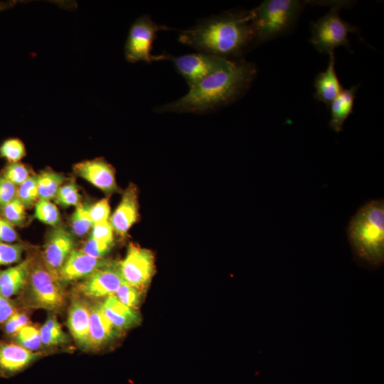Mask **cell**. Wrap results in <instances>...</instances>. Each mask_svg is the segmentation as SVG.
<instances>
[{
    "mask_svg": "<svg viewBox=\"0 0 384 384\" xmlns=\"http://www.w3.org/2000/svg\"><path fill=\"white\" fill-rule=\"evenodd\" d=\"M256 74L255 65L244 60L233 61L209 75L180 99L161 105L157 112H205L225 105L249 87Z\"/></svg>",
    "mask_w": 384,
    "mask_h": 384,
    "instance_id": "cell-1",
    "label": "cell"
},
{
    "mask_svg": "<svg viewBox=\"0 0 384 384\" xmlns=\"http://www.w3.org/2000/svg\"><path fill=\"white\" fill-rule=\"evenodd\" d=\"M178 41L221 58L237 56L255 41L250 11L228 13L200 21L192 28L182 31Z\"/></svg>",
    "mask_w": 384,
    "mask_h": 384,
    "instance_id": "cell-2",
    "label": "cell"
},
{
    "mask_svg": "<svg viewBox=\"0 0 384 384\" xmlns=\"http://www.w3.org/2000/svg\"><path fill=\"white\" fill-rule=\"evenodd\" d=\"M346 233L356 260L368 269L380 267L384 262L383 199H373L361 206L350 220Z\"/></svg>",
    "mask_w": 384,
    "mask_h": 384,
    "instance_id": "cell-3",
    "label": "cell"
},
{
    "mask_svg": "<svg viewBox=\"0 0 384 384\" xmlns=\"http://www.w3.org/2000/svg\"><path fill=\"white\" fill-rule=\"evenodd\" d=\"M28 282L23 295L27 306L49 311L61 310L66 302L65 286L45 264L43 258L30 257Z\"/></svg>",
    "mask_w": 384,
    "mask_h": 384,
    "instance_id": "cell-4",
    "label": "cell"
},
{
    "mask_svg": "<svg viewBox=\"0 0 384 384\" xmlns=\"http://www.w3.org/2000/svg\"><path fill=\"white\" fill-rule=\"evenodd\" d=\"M302 5V1L295 0H267L250 11L255 41H267L284 31Z\"/></svg>",
    "mask_w": 384,
    "mask_h": 384,
    "instance_id": "cell-5",
    "label": "cell"
},
{
    "mask_svg": "<svg viewBox=\"0 0 384 384\" xmlns=\"http://www.w3.org/2000/svg\"><path fill=\"white\" fill-rule=\"evenodd\" d=\"M169 29L152 21L149 16L144 15L132 24L124 45V57L128 62L144 61L151 63L167 59L166 55L151 54L152 45L159 31Z\"/></svg>",
    "mask_w": 384,
    "mask_h": 384,
    "instance_id": "cell-6",
    "label": "cell"
},
{
    "mask_svg": "<svg viewBox=\"0 0 384 384\" xmlns=\"http://www.w3.org/2000/svg\"><path fill=\"white\" fill-rule=\"evenodd\" d=\"M339 8L337 6L332 7L326 14L311 24L310 42L321 53L329 54L336 47H348V34L358 30L340 17Z\"/></svg>",
    "mask_w": 384,
    "mask_h": 384,
    "instance_id": "cell-7",
    "label": "cell"
},
{
    "mask_svg": "<svg viewBox=\"0 0 384 384\" xmlns=\"http://www.w3.org/2000/svg\"><path fill=\"white\" fill-rule=\"evenodd\" d=\"M126 283L142 291L151 282L155 272V260L150 250L131 242L124 258L118 262Z\"/></svg>",
    "mask_w": 384,
    "mask_h": 384,
    "instance_id": "cell-8",
    "label": "cell"
},
{
    "mask_svg": "<svg viewBox=\"0 0 384 384\" xmlns=\"http://www.w3.org/2000/svg\"><path fill=\"white\" fill-rule=\"evenodd\" d=\"M189 87L209 75L226 67L231 60L206 53L187 54L178 57L167 55Z\"/></svg>",
    "mask_w": 384,
    "mask_h": 384,
    "instance_id": "cell-9",
    "label": "cell"
},
{
    "mask_svg": "<svg viewBox=\"0 0 384 384\" xmlns=\"http://www.w3.org/2000/svg\"><path fill=\"white\" fill-rule=\"evenodd\" d=\"M123 282L118 262L113 261L79 281L75 289L78 296L87 299L107 298L114 295Z\"/></svg>",
    "mask_w": 384,
    "mask_h": 384,
    "instance_id": "cell-10",
    "label": "cell"
},
{
    "mask_svg": "<svg viewBox=\"0 0 384 384\" xmlns=\"http://www.w3.org/2000/svg\"><path fill=\"white\" fill-rule=\"evenodd\" d=\"M75 246L74 235L64 227L57 225L48 233L42 258L46 266L57 275L69 255L76 249Z\"/></svg>",
    "mask_w": 384,
    "mask_h": 384,
    "instance_id": "cell-11",
    "label": "cell"
},
{
    "mask_svg": "<svg viewBox=\"0 0 384 384\" xmlns=\"http://www.w3.org/2000/svg\"><path fill=\"white\" fill-rule=\"evenodd\" d=\"M112 262L93 257L80 249H75L58 270V278L65 286L68 283L86 278L97 270L106 267Z\"/></svg>",
    "mask_w": 384,
    "mask_h": 384,
    "instance_id": "cell-12",
    "label": "cell"
},
{
    "mask_svg": "<svg viewBox=\"0 0 384 384\" xmlns=\"http://www.w3.org/2000/svg\"><path fill=\"white\" fill-rule=\"evenodd\" d=\"M73 170L80 178L107 195L117 190L114 170L102 158L78 162L74 165Z\"/></svg>",
    "mask_w": 384,
    "mask_h": 384,
    "instance_id": "cell-13",
    "label": "cell"
},
{
    "mask_svg": "<svg viewBox=\"0 0 384 384\" xmlns=\"http://www.w3.org/2000/svg\"><path fill=\"white\" fill-rule=\"evenodd\" d=\"M42 356L13 343H0V376L10 378L22 372Z\"/></svg>",
    "mask_w": 384,
    "mask_h": 384,
    "instance_id": "cell-14",
    "label": "cell"
},
{
    "mask_svg": "<svg viewBox=\"0 0 384 384\" xmlns=\"http://www.w3.org/2000/svg\"><path fill=\"white\" fill-rule=\"evenodd\" d=\"M67 326L77 345L89 349L90 305L80 296L73 297L68 311Z\"/></svg>",
    "mask_w": 384,
    "mask_h": 384,
    "instance_id": "cell-15",
    "label": "cell"
},
{
    "mask_svg": "<svg viewBox=\"0 0 384 384\" xmlns=\"http://www.w3.org/2000/svg\"><path fill=\"white\" fill-rule=\"evenodd\" d=\"M139 216L137 191L134 185H129L124 191L121 201L110 218L114 233L124 238Z\"/></svg>",
    "mask_w": 384,
    "mask_h": 384,
    "instance_id": "cell-16",
    "label": "cell"
},
{
    "mask_svg": "<svg viewBox=\"0 0 384 384\" xmlns=\"http://www.w3.org/2000/svg\"><path fill=\"white\" fill-rule=\"evenodd\" d=\"M105 314L102 302L90 305L89 349H99L119 334Z\"/></svg>",
    "mask_w": 384,
    "mask_h": 384,
    "instance_id": "cell-17",
    "label": "cell"
},
{
    "mask_svg": "<svg viewBox=\"0 0 384 384\" xmlns=\"http://www.w3.org/2000/svg\"><path fill=\"white\" fill-rule=\"evenodd\" d=\"M31 258L27 257L14 266L0 270V295L10 299L21 292L28 282Z\"/></svg>",
    "mask_w": 384,
    "mask_h": 384,
    "instance_id": "cell-18",
    "label": "cell"
},
{
    "mask_svg": "<svg viewBox=\"0 0 384 384\" xmlns=\"http://www.w3.org/2000/svg\"><path fill=\"white\" fill-rule=\"evenodd\" d=\"M103 311L112 325L121 332L139 325L140 314L135 309L120 302L114 295L107 297L102 302Z\"/></svg>",
    "mask_w": 384,
    "mask_h": 384,
    "instance_id": "cell-19",
    "label": "cell"
},
{
    "mask_svg": "<svg viewBox=\"0 0 384 384\" xmlns=\"http://www.w3.org/2000/svg\"><path fill=\"white\" fill-rule=\"evenodd\" d=\"M329 55V61L327 68L316 75L314 85L316 90L314 97L327 106H329L343 90L335 70L334 52Z\"/></svg>",
    "mask_w": 384,
    "mask_h": 384,
    "instance_id": "cell-20",
    "label": "cell"
},
{
    "mask_svg": "<svg viewBox=\"0 0 384 384\" xmlns=\"http://www.w3.org/2000/svg\"><path fill=\"white\" fill-rule=\"evenodd\" d=\"M357 88L358 86H353L349 89L343 90L330 104L329 126L334 131L341 132L345 121L353 112Z\"/></svg>",
    "mask_w": 384,
    "mask_h": 384,
    "instance_id": "cell-21",
    "label": "cell"
},
{
    "mask_svg": "<svg viewBox=\"0 0 384 384\" xmlns=\"http://www.w3.org/2000/svg\"><path fill=\"white\" fill-rule=\"evenodd\" d=\"M36 177L38 200H54L59 188L64 183V176L50 169H46L37 174Z\"/></svg>",
    "mask_w": 384,
    "mask_h": 384,
    "instance_id": "cell-22",
    "label": "cell"
},
{
    "mask_svg": "<svg viewBox=\"0 0 384 384\" xmlns=\"http://www.w3.org/2000/svg\"><path fill=\"white\" fill-rule=\"evenodd\" d=\"M39 331L42 345L44 346H57L65 344L69 341L54 315L48 317Z\"/></svg>",
    "mask_w": 384,
    "mask_h": 384,
    "instance_id": "cell-23",
    "label": "cell"
},
{
    "mask_svg": "<svg viewBox=\"0 0 384 384\" xmlns=\"http://www.w3.org/2000/svg\"><path fill=\"white\" fill-rule=\"evenodd\" d=\"M90 204L87 203H80L75 207L70 218V225L72 233L78 237L85 235L93 225L90 214Z\"/></svg>",
    "mask_w": 384,
    "mask_h": 384,
    "instance_id": "cell-24",
    "label": "cell"
},
{
    "mask_svg": "<svg viewBox=\"0 0 384 384\" xmlns=\"http://www.w3.org/2000/svg\"><path fill=\"white\" fill-rule=\"evenodd\" d=\"M35 218L53 227L58 225L60 221V214L56 205L48 200H38L34 206Z\"/></svg>",
    "mask_w": 384,
    "mask_h": 384,
    "instance_id": "cell-25",
    "label": "cell"
},
{
    "mask_svg": "<svg viewBox=\"0 0 384 384\" xmlns=\"http://www.w3.org/2000/svg\"><path fill=\"white\" fill-rule=\"evenodd\" d=\"M26 155L25 144L18 138H8L0 144V157L9 163L19 162Z\"/></svg>",
    "mask_w": 384,
    "mask_h": 384,
    "instance_id": "cell-26",
    "label": "cell"
},
{
    "mask_svg": "<svg viewBox=\"0 0 384 384\" xmlns=\"http://www.w3.org/2000/svg\"><path fill=\"white\" fill-rule=\"evenodd\" d=\"M15 343L31 351L37 352L42 346L39 329L28 324L14 336Z\"/></svg>",
    "mask_w": 384,
    "mask_h": 384,
    "instance_id": "cell-27",
    "label": "cell"
},
{
    "mask_svg": "<svg viewBox=\"0 0 384 384\" xmlns=\"http://www.w3.org/2000/svg\"><path fill=\"white\" fill-rule=\"evenodd\" d=\"M17 198L26 209L35 206L38 200L36 175L30 176L23 183L18 186Z\"/></svg>",
    "mask_w": 384,
    "mask_h": 384,
    "instance_id": "cell-28",
    "label": "cell"
},
{
    "mask_svg": "<svg viewBox=\"0 0 384 384\" xmlns=\"http://www.w3.org/2000/svg\"><path fill=\"white\" fill-rule=\"evenodd\" d=\"M1 215L12 225L21 226L26 220V208L16 198L0 208Z\"/></svg>",
    "mask_w": 384,
    "mask_h": 384,
    "instance_id": "cell-29",
    "label": "cell"
},
{
    "mask_svg": "<svg viewBox=\"0 0 384 384\" xmlns=\"http://www.w3.org/2000/svg\"><path fill=\"white\" fill-rule=\"evenodd\" d=\"M26 247L21 243L0 242V265L18 264L22 260Z\"/></svg>",
    "mask_w": 384,
    "mask_h": 384,
    "instance_id": "cell-30",
    "label": "cell"
},
{
    "mask_svg": "<svg viewBox=\"0 0 384 384\" xmlns=\"http://www.w3.org/2000/svg\"><path fill=\"white\" fill-rule=\"evenodd\" d=\"M54 200L63 207L76 206L80 203V195L76 185L70 182L61 186Z\"/></svg>",
    "mask_w": 384,
    "mask_h": 384,
    "instance_id": "cell-31",
    "label": "cell"
},
{
    "mask_svg": "<svg viewBox=\"0 0 384 384\" xmlns=\"http://www.w3.org/2000/svg\"><path fill=\"white\" fill-rule=\"evenodd\" d=\"M114 295L123 304L135 309L141 300V291L125 282H122Z\"/></svg>",
    "mask_w": 384,
    "mask_h": 384,
    "instance_id": "cell-32",
    "label": "cell"
},
{
    "mask_svg": "<svg viewBox=\"0 0 384 384\" xmlns=\"http://www.w3.org/2000/svg\"><path fill=\"white\" fill-rule=\"evenodd\" d=\"M2 176L17 186L23 183L29 176L28 168L22 163H9L3 170Z\"/></svg>",
    "mask_w": 384,
    "mask_h": 384,
    "instance_id": "cell-33",
    "label": "cell"
},
{
    "mask_svg": "<svg viewBox=\"0 0 384 384\" xmlns=\"http://www.w3.org/2000/svg\"><path fill=\"white\" fill-rule=\"evenodd\" d=\"M29 323L28 316L25 312L17 310L2 324L3 331L7 336L14 337L21 329L30 324Z\"/></svg>",
    "mask_w": 384,
    "mask_h": 384,
    "instance_id": "cell-34",
    "label": "cell"
},
{
    "mask_svg": "<svg viewBox=\"0 0 384 384\" xmlns=\"http://www.w3.org/2000/svg\"><path fill=\"white\" fill-rule=\"evenodd\" d=\"M90 214L93 225L109 221L110 218L109 199L105 198L91 205Z\"/></svg>",
    "mask_w": 384,
    "mask_h": 384,
    "instance_id": "cell-35",
    "label": "cell"
},
{
    "mask_svg": "<svg viewBox=\"0 0 384 384\" xmlns=\"http://www.w3.org/2000/svg\"><path fill=\"white\" fill-rule=\"evenodd\" d=\"M114 230L110 221L95 224L91 229L90 237L110 245L114 243Z\"/></svg>",
    "mask_w": 384,
    "mask_h": 384,
    "instance_id": "cell-36",
    "label": "cell"
},
{
    "mask_svg": "<svg viewBox=\"0 0 384 384\" xmlns=\"http://www.w3.org/2000/svg\"><path fill=\"white\" fill-rule=\"evenodd\" d=\"M112 247V245L99 242L90 236L80 250L93 257L102 259Z\"/></svg>",
    "mask_w": 384,
    "mask_h": 384,
    "instance_id": "cell-37",
    "label": "cell"
},
{
    "mask_svg": "<svg viewBox=\"0 0 384 384\" xmlns=\"http://www.w3.org/2000/svg\"><path fill=\"white\" fill-rule=\"evenodd\" d=\"M18 186L0 176V208L17 198Z\"/></svg>",
    "mask_w": 384,
    "mask_h": 384,
    "instance_id": "cell-38",
    "label": "cell"
},
{
    "mask_svg": "<svg viewBox=\"0 0 384 384\" xmlns=\"http://www.w3.org/2000/svg\"><path fill=\"white\" fill-rule=\"evenodd\" d=\"M18 239V234L10 223L0 216V242L13 243Z\"/></svg>",
    "mask_w": 384,
    "mask_h": 384,
    "instance_id": "cell-39",
    "label": "cell"
},
{
    "mask_svg": "<svg viewBox=\"0 0 384 384\" xmlns=\"http://www.w3.org/2000/svg\"><path fill=\"white\" fill-rule=\"evenodd\" d=\"M17 310L16 304L13 300L0 295V326Z\"/></svg>",
    "mask_w": 384,
    "mask_h": 384,
    "instance_id": "cell-40",
    "label": "cell"
},
{
    "mask_svg": "<svg viewBox=\"0 0 384 384\" xmlns=\"http://www.w3.org/2000/svg\"><path fill=\"white\" fill-rule=\"evenodd\" d=\"M19 1L11 0V1H0V11H3L15 6L18 4Z\"/></svg>",
    "mask_w": 384,
    "mask_h": 384,
    "instance_id": "cell-41",
    "label": "cell"
}]
</instances>
